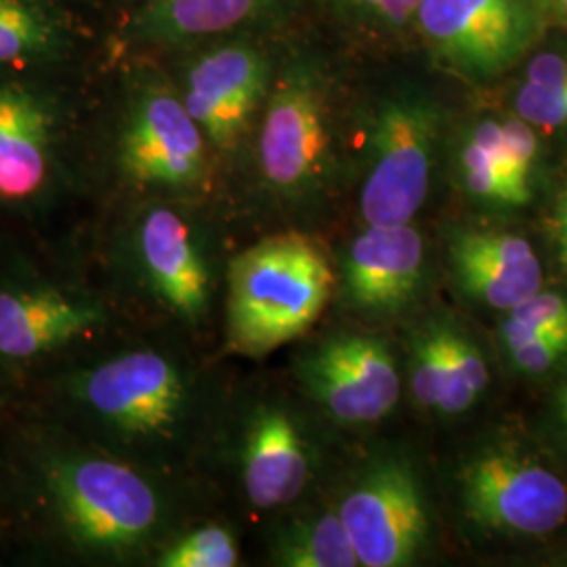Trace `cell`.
I'll list each match as a JSON object with an SVG mask.
<instances>
[{
	"label": "cell",
	"instance_id": "13",
	"mask_svg": "<svg viewBox=\"0 0 567 567\" xmlns=\"http://www.w3.org/2000/svg\"><path fill=\"white\" fill-rule=\"evenodd\" d=\"M461 515L486 538H543L567 522V480L534 447L496 437L473 447L454 473Z\"/></svg>",
	"mask_w": 567,
	"mask_h": 567
},
{
	"label": "cell",
	"instance_id": "6",
	"mask_svg": "<svg viewBox=\"0 0 567 567\" xmlns=\"http://www.w3.org/2000/svg\"><path fill=\"white\" fill-rule=\"evenodd\" d=\"M91 166L107 189V206L177 198L221 204L229 213L224 177L203 131L168 72L156 65H137L124 76L91 150Z\"/></svg>",
	"mask_w": 567,
	"mask_h": 567
},
{
	"label": "cell",
	"instance_id": "8",
	"mask_svg": "<svg viewBox=\"0 0 567 567\" xmlns=\"http://www.w3.org/2000/svg\"><path fill=\"white\" fill-rule=\"evenodd\" d=\"M332 295V257L311 231H264L229 257L217 358L261 360L301 341Z\"/></svg>",
	"mask_w": 567,
	"mask_h": 567
},
{
	"label": "cell",
	"instance_id": "27",
	"mask_svg": "<svg viewBox=\"0 0 567 567\" xmlns=\"http://www.w3.org/2000/svg\"><path fill=\"white\" fill-rule=\"evenodd\" d=\"M503 126V150L507 161L508 175L515 183L522 198L529 204L534 194V183L540 164V137L519 116H508L501 121Z\"/></svg>",
	"mask_w": 567,
	"mask_h": 567
},
{
	"label": "cell",
	"instance_id": "25",
	"mask_svg": "<svg viewBox=\"0 0 567 567\" xmlns=\"http://www.w3.org/2000/svg\"><path fill=\"white\" fill-rule=\"evenodd\" d=\"M404 379L412 402L425 412H437L444 372L442 320L429 318L412 328L405 344Z\"/></svg>",
	"mask_w": 567,
	"mask_h": 567
},
{
	"label": "cell",
	"instance_id": "4",
	"mask_svg": "<svg viewBox=\"0 0 567 567\" xmlns=\"http://www.w3.org/2000/svg\"><path fill=\"white\" fill-rule=\"evenodd\" d=\"M343 179L341 112L334 81L309 55L280 60L231 203L271 229L311 231Z\"/></svg>",
	"mask_w": 567,
	"mask_h": 567
},
{
	"label": "cell",
	"instance_id": "30",
	"mask_svg": "<svg viewBox=\"0 0 567 567\" xmlns=\"http://www.w3.org/2000/svg\"><path fill=\"white\" fill-rule=\"evenodd\" d=\"M548 231H550L555 264L561 269V274L567 276V179L559 187L557 198L553 204Z\"/></svg>",
	"mask_w": 567,
	"mask_h": 567
},
{
	"label": "cell",
	"instance_id": "31",
	"mask_svg": "<svg viewBox=\"0 0 567 567\" xmlns=\"http://www.w3.org/2000/svg\"><path fill=\"white\" fill-rule=\"evenodd\" d=\"M534 2L538 7L540 16L547 13L550 18H555V20L567 25V0H534Z\"/></svg>",
	"mask_w": 567,
	"mask_h": 567
},
{
	"label": "cell",
	"instance_id": "14",
	"mask_svg": "<svg viewBox=\"0 0 567 567\" xmlns=\"http://www.w3.org/2000/svg\"><path fill=\"white\" fill-rule=\"evenodd\" d=\"M290 381L326 425L364 431L383 423L404 393L398 351L377 328H337L305 341Z\"/></svg>",
	"mask_w": 567,
	"mask_h": 567
},
{
	"label": "cell",
	"instance_id": "24",
	"mask_svg": "<svg viewBox=\"0 0 567 567\" xmlns=\"http://www.w3.org/2000/svg\"><path fill=\"white\" fill-rule=\"evenodd\" d=\"M444 372L437 412L440 416H458L477 404L489 386L486 358L477 343L461 326L442 320Z\"/></svg>",
	"mask_w": 567,
	"mask_h": 567
},
{
	"label": "cell",
	"instance_id": "33",
	"mask_svg": "<svg viewBox=\"0 0 567 567\" xmlns=\"http://www.w3.org/2000/svg\"><path fill=\"white\" fill-rule=\"evenodd\" d=\"M124 4H131L133 9H140V7H145V4H150V2H156V0H121Z\"/></svg>",
	"mask_w": 567,
	"mask_h": 567
},
{
	"label": "cell",
	"instance_id": "15",
	"mask_svg": "<svg viewBox=\"0 0 567 567\" xmlns=\"http://www.w3.org/2000/svg\"><path fill=\"white\" fill-rule=\"evenodd\" d=\"M332 265V299L341 311L364 324H391L410 313L425 290V238L412 224L362 225Z\"/></svg>",
	"mask_w": 567,
	"mask_h": 567
},
{
	"label": "cell",
	"instance_id": "19",
	"mask_svg": "<svg viewBox=\"0 0 567 567\" xmlns=\"http://www.w3.org/2000/svg\"><path fill=\"white\" fill-rule=\"evenodd\" d=\"M269 566L360 567L332 494H313L264 522Z\"/></svg>",
	"mask_w": 567,
	"mask_h": 567
},
{
	"label": "cell",
	"instance_id": "32",
	"mask_svg": "<svg viewBox=\"0 0 567 567\" xmlns=\"http://www.w3.org/2000/svg\"><path fill=\"white\" fill-rule=\"evenodd\" d=\"M553 408H555V416H557L559 425L564 426L567 431V381L557 389Z\"/></svg>",
	"mask_w": 567,
	"mask_h": 567
},
{
	"label": "cell",
	"instance_id": "20",
	"mask_svg": "<svg viewBox=\"0 0 567 567\" xmlns=\"http://www.w3.org/2000/svg\"><path fill=\"white\" fill-rule=\"evenodd\" d=\"M76 30L53 0H0V65L34 68L72 51Z\"/></svg>",
	"mask_w": 567,
	"mask_h": 567
},
{
	"label": "cell",
	"instance_id": "10",
	"mask_svg": "<svg viewBox=\"0 0 567 567\" xmlns=\"http://www.w3.org/2000/svg\"><path fill=\"white\" fill-rule=\"evenodd\" d=\"M179 51L185 53L166 72L217 161L231 215L234 194L271 89L278 55L252 32L192 44Z\"/></svg>",
	"mask_w": 567,
	"mask_h": 567
},
{
	"label": "cell",
	"instance_id": "5",
	"mask_svg": "<svg viewBox=\"0 0 567 567\" xmlns=\"http://www.w3.org/2000/svg\"><path fill=\"white\" fill-rule=\"evenodd\" d=\"M324 421L295 386L269 379L234 381L206 482L219 503L264 524L320 492L326 473Z\"/></svg>",
	"mask_w": 567,
	"mask_h": 567
},
{
	"label": "cell",
	"instance_id": "17",
	"mask_svg": "<svg viewBox=\"0 0 567 567\" xmlns=\"http://www.w3.org/2000/svg\"><path fill=\"white\" fill-rule=\"evenodd\" d=\"M447 261L458 288L475 303L507 313L543 288V265L524 236L465 227L447 238Z\"/></svg>",
	"mask_w": 567,
	"mask_h": 567
},
{
	"label": "cell",
	"instance_id": "9",
	"mask_svg": "<svg viewBox=\"0 0 567 567\" xmlns=\"http://www.w3.org/2000/svg\"><path fill=\"white\" fill-rule=\"evenodd\" d=\"M93 177L81 116L55 86L0 79V217L44 224Z\"/></svg>",
	"mask_w": 567,
	"mask_h": 567
},
{
	"label": "cell",
	"instance_id": "11",
	"mask_svg": "<svg viewBox=\"0 0 567 567\" xmlns=\"http://www.w3.org/2000/svg\"><path fill=\"white\" fill-rule=\"evenodd\" d=\"M444 114L425 91L400 86L365 110L355 168L362 225L412 224L437 164Z\"/></svg>",
	"mask_w": 567,
	"mask_h": 567
},
{
	"label": "cell",
	"instance_id": "2",
	"mask_svg": "<svg viewBox=\"0 0 567 567\" xmlns=\"http://www.w3.org/2000/svg\"><path fill=\"white\" fill-rule=\"evenodd\" d=\"M23 507L42 538L84 566H152L183 527L215 513L203 482L133 465L34 412L16 435Z\"/></svg>",
	"mask_w": 567,
	"mask_h": 567
},
{
	"label": "cell",
	"instance_id": "23",
	"mask_svg": "<svg viewBox=\"0 0 567 567\" xmlns=\"http://www.w3.org/2000/svg\"><path fill=\"white\" fill-rule=\"evenodd\" d=\"M243 564L238 524L221 513H208L177 532L150 567H236Z\"/></svg>",
	"mask_w": 567,
	"mask_h": 567
},
{
	"label": "cell",
	"instance_id": "22",
	"mask_svg": "<svg viewBox=\"0 0 567 567\" xmlns=\"http://www.w3.org/2000/svg\"><path fill=\"white\" fill-rule=\"evenodd\" d=\"M513 110L538 133H567V47L545 49L527 61Z\"/></svg>",
	"mask_w": 567,
	"mask_h": 567
},
{
	"label": "cell",
	"instance_id": "26",
	"mask_svg": "<svg viewBox=\"0 0 567 567\" xmlns=\"http://www.w3.org/2000/svg\"><path fill=\"white\" fill-rule=\"evenodd\" d=\"M557 330H567V295L540 288L505 313L498 339L501 343H508L522 337Z\"/></svg>",
	"mask_w": 567,
	"mask_h": 567
},
{
	"label": "cell",
	"instance_id": "1",
	"mask_svg": "<svg viewBox=\"0 0 567 567\" xmlns=\"http://www.w3.org/2000/svg\"><path fill=\"white\" fill-rule=\"evenodd\" d=\"M221 362L133 326L30 385L37 412L82 440L147 471L208 486L206 465L234 386Z\"/></svg>",
	"mask_w": 567,
	"mask_h": 567
},
{
	"label": "cell",
	"instance_id": "16",
	"mask_svg": "<svg viewBox=\"0 0 567 567\" xmlns=\"http://www.w3.org/2000/svg\"><path fill=\"white\" fill-rule=\"evenodd\" d=\"M414 21L433 58L471 79H494L522 60L540 30L534 0H423Z\"/></svg>",
	"mask_w": 567,
	"mask_h": 567
},
{
	"label": "cell",
	"instance_id": "18",
	"mask_svg": "<svg viewBox=\"0 0 567 567\" xmlns=\"http://www.w3.org/2000/svg\"><path fill=\"white\" fill-rule=\"evenodd\" d=\"M284 0H156L133 9L122 37L137 47L179 51L261 28Z\"/></svg>",
	"mask_w": 567,
	"mask_h": 567
},
{
	"label": "cell",
	"instance_id": "7",
	"mask_svg": "<svg viewBox=\"0 0 567 567\" xmlns=\"http://www.w3.org/2000/svg\"><path fill=\"white\" fill-rule=\"evenodd\" d=\"M133 328L84 255L47 265L0 246V372L32 381Z\"/></svg>",
	"mask_w": 567,
	"mask_h": 567
},
{
	"label": "cell",
	"instance_id": "29",
	"mask_svg": "<svg viewBox=\"0 0 567 567\" xmlns=\"http://www.w3.org/2000/svg\"><path fill=\"white\" fill-rule=\"evenodd\" d=\"M355 18L377 28L398 30L414 21L423 0H341Z\"/></svg>",
	"mask_w": 567,
	"mask_h": 567
},
{
	"label": "cell",
	"instance_id": "12",
	"mask_svg": "<svg viewBox=\"0 0 567 567\" xmlns=\"http://www.w3.org/2000/svg\"><path fill=\"white\" fill-rule=\"evenodd\" d=\"M344 532L362 567L416 566L431 547V505L414 458L374 447L332 487Z\"/></svg>",
	"mask_w": 567,
	"mask_h": 567
},
{
	"label": "cell",
	"instance_id": "28",
	"mask_svg": "<svg viewBox=\"0 0 567 567\" xmlns=\"http://www.w3.org/2000/svg\"><path fill=\"white\" fill-rule=\"evenodd\" d=\"M508 365L524 377H543L567 360V330L543 332L503 343Z\"/></svg>",
	"mask_w": 567,
	"mask_h": 567
},
{
	"label": "cell",
	"instance_id": "21",
	"mask_svg": "<svg viewBox=\"0 0 567 567\" xmlns=\"http://www.w3.org/2000/svg\"><path fill=\"white\" fill-rule=\"evenodd\" d=\"M456 173L466 196L473 203L496 210L526 206L508 175L501 121H477L458 143Z\"/></svg>",
	"mask_w": 567,
	"mask_h": 567
},
{
	"label": "cell",
	"instance_id": "3",
	"mask_svg": "<svg viewBox=\"0 0 567 567\" xmlns=\"http://www.w3.org/2000/svg\"><path fill=\"white\" fill-rule=\"evenodd\" d=\"M231 217L221 204L147 198L112 204L91 248L93 274L135 328L217 355Z\"/></svg>",
	"mask_w": 567,
	"mask_h": 567
}]
</instances>
